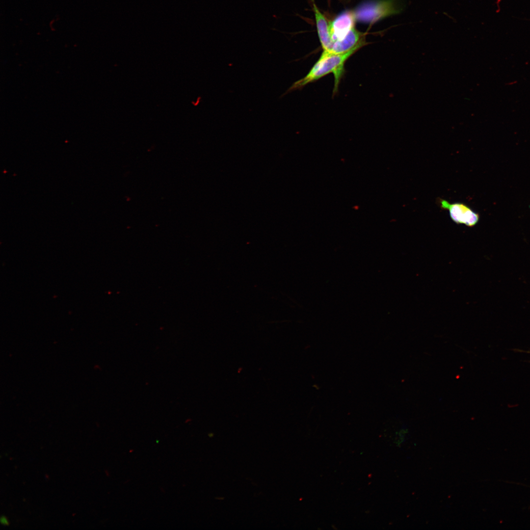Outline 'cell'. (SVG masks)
<instances>
[{
  "instance_id": "6da1fadb",
  "label": "cell",
  "mask_w": 530,
  "mask_h": 530,
  "mask_svg": "<svg viewBox=\"0 0 530 530\" xmlns=\"http://www.w3.org/2000/svg\"><path fill=\"white\" fill-rule=\"evenodd\" d=\"M356 52L357 51L354 50L344 53L336 54L323 51L308 74L303 78L293 82L281 97L293 91L301 90L308 84L316 81L329 74H333L334 76L333 94H335L345 72V62Z\"/></svg>"
},
{
  "instance_id": "7a4b0ae2",
  "label": "cell",
  "mask_w": 530,
  "mask_h": 530,
  "mask_svg": "<svg viewBox=\"0 0 530 530\" xmlns=\"http://www.w3.org/2000/svg\"><path fill=\"white\" fill-rule=\"evenodd\" d=\"M406 6L405 0H367L358 5L353 12L355 21L373 24L401 13Z\"/></svg>"
},
{
  "instance_id": "3957f363",
  "label": "cell",
  "mask_w": 530,
  "mask_h": 530,
  "mask_svg": "<svg viewBox=\"0 0 530 530\" xmlns=\"http://www.w3.org/2000/svg\"><path fill=\"white\" fill-rule=\"evenodd\" d=\"M439 203L442 209L448 211L451 219L456 224L473 227L479 221V214L464 203H451L442 199H439Z\"/></svg>"
},
{
  "instance_id": "277c9868",
  "label": "cell",
  "mask_w": 530,
  "mask_h": 530,
  "mask_svg": "<svg viewBox=\"0 0 530 530\" xmlns=\"http://www.w3.org/2000/svg\"><path fill=\"white\" fill-rule=\"evenodd\" d=\"M355 21L353 12L350 10H345L340 13L333 21L330 22V33L332 41V49L335 44L345 38L350 30L354 27Z\"/></svg>"
},
{
  "instance_id": "5b68a950",
  "label": "cell",
  "mask_w": 530,
  "mask_h": 530,
  "mask_svg": "<svg viewBox=\"0 0 530 530\" xmlns=\"http://www.w3.org/2000/svg\"><path fill=\"white\" fill-rule=\"evenodd\" d=\"M312 1L318 36L323 51L330 53L332 47V41L330 33V22L321 13L314 0H312Z\"/></svg>"
},
{
  "instance_id": "8992f818",
  "label": "cell",
  "mask_w": 530,
  "mask_h": 530,
  "mask_svg": "<svg viewBox=\"0 0 530 530\" xmlns=\"http://www.w3.org/2000/svg\"><path fill=\"white\" fill-rule=\"evenodd\" d=\"M0 522L4 525H7L8 524V521L7 518L4 516L1 517Z\"/></svg>"
}]
</instances>
